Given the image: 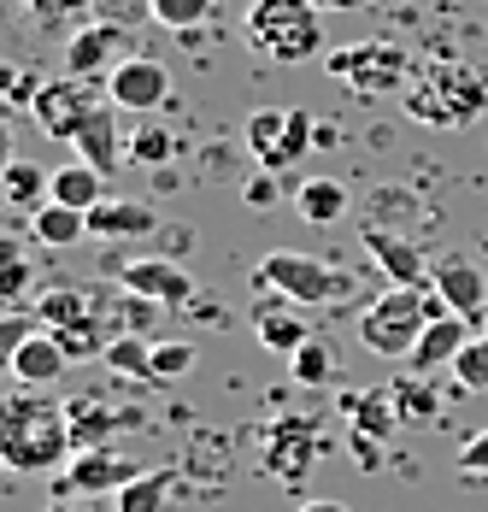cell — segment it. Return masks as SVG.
<instances>
[{
    "label": "cell",
    "instance_id": "37",
    "mask_svg": "<svg viewBox=\"0 0 488 512\" xmlns=\"http://www.w3.org/2000/svg\"><path fill=\"white\" fill-rule=\"evenodd\" d=\"M0 83H6V101L12 106H36L48 77H36V71H0Z\"/></svg>",
    "mask_w": 488,
    "mask_h": 512
},
{
    "label": "cell",
    "instance_id": "7",
    "mask_svg": "<svg viewBox=\"0 0 488 512\" xmlns=\"http://www.w3.org/2000/svg\"><path fill=\"white\" fill-rule=\"evenodd\" d=\"M106 106H112V95H106V89H95L89 77L59 71V77H48V83H42V95H36V106H30V112H36V124L48 130L53 142H71V136H77L95 112H106Z\"/></svg>",
    "mask_w": 488,
    "mask_h": 512
},
{
    "label": "cell",
    "instance_id": "25",
    "mask_svg": "<svg viewBox=\"0 0 488 512\" xmlns=\"http://www.w3.org/2000/svg\"><path fill=\"white\" fill-rule=\"evenodd\" d=\"M294 212H300L306 224H336V218L347 212V183H336V177L300 183V189H294Z\"/></svg>",
    "mask_w": 488,
    "mask_h": 512
},
{
    "label": "cell",
    "instance_id": "20",
    "mask_svg": "<svg viewBox=\"0 0 488 512\" xmlns=\"http://www.w3.org/2000/svg\"><path fill=\"white\" fill-rule=\"evenodd\" d=\"M112 112H118V106L95 112V118H89V124H83V130L71 136L77 159H89V165H95L100 177H112V171H118V159H124V148H118L124 136H118V118H112Z\"/></svg>",
    "mask_w": 488,
    "mask_h": 512
},
{
    "label": "cell",
    "instance_id": "30",
    "mask_svg": "<svg viewBox=\"0 0 488 512\" xmlns=\"http://www.w3.org/2000/svg\"><path fill=\"white\" fill-rule=\"evenodd\" d=\"M453 383H459L465 395H483L488 389V330H477V336L459 348V359H453Z\"/></svg>",
    "mask_w": 488,
    "mask_h": 512
},
{
    "label": "cell",
    "instance_id": "11",
    "mask_svg": "<svg viewBox=\"0 0 488 512\" xmlns=\"http://www.w3.org/2000/svg\"><path fill=\"white\" fill-rule=\"evenodd\" d=\"M142 477V465L112 454V448H83L77 460L59 471V495H100V489H130Z\"/></svg>",
    "mask_w": 488,
    "mask_h": 512
},
{
    "label": "cell",
    "instance_id": "38",
    "mask_svg": "<svg viewBox=\"0 0 488 512\" xmlns=\"http://www.w3.org/2000/svg\"><path fill=\"white\" fill-rule=\"evenodd\" d=\"M100 0H30V12L42 18V24H59V18H77V12H89Z\"/></svg>",
    "mask_w": 488,
    "mask_h": 512
},
{
    "label": "cell",
    "instance_id": "31",
    "mask_svg": "<svg viewBox=\"0 0 488 512\" xmlns=\"http://www.w3.org/2000/svg\"><path fill=\"white\" fill-rule=\"evenodd\" d=\"M394 412H400V424H418V418H436L441 412V401L430 395V377H400L394 383Z\"/></svg>",
    "mask_w": 488,
    "mask_h": 512
},
{
    "label": "cell",
    "instance_id": "15",
    "mask_svg": "<svg viewBox=\"0 0 488 512\" xmlns=\"http://www.w3.org/2000/svg\"><path fill=\"white\" fill-rule=\"evenodd\" d=\"M365 254L389 271V283H406V289H424V283H430V259H424V248L406 242V236H394V230H383V224L365 230Z\"/></svg>",
    "mask_w": 488,
    "mask_h": 512
},
{
    "label": "cell",
    "instance_id": "41",
    "mask_svg": "<svg viewBox=\"0 0 488 512\" xmlns=\"http://www.w3.org/2000/svg\"><path fill=\"white\" fill-rule=\"evenodd\" d=\"M95 12H100V18H112V24H130V18L153 12V0H100Z\"/></svg>",
    "mask_w": 488,
    "mask_h": 512
},
{
    "label": "cell",
    "instance_id": "14",
    "mask_svg": "<svg viewBox=\"0 0 488 512\" xmlns=\"http://www.w3.org/2000/svg\"><path fill=\"white\" fill-rule=\"evenodd\" d=\"M6 371H12L24 389H48V383H59V377L71 371V354L59 348L53 330H36L30 342H18V348L6 354Z\"/></svg>",
    "mask_w": 488,
    "mask_h": 512
},
{
    "label": "cell",
    "instance_id": "45",
    "mask_svg": "<svg viewBox=\"0 0 488 512\" xmlns=\"http://www.w3.org/2000/svg\"><path fill=\"white\" fill-rule=\"evenodd\" d=\"M300 512H347V507H342V501H306Z\"/></svg>",
    "mask_w": 488,
    "mask_h": 512
},
{
    "label": "cell",
    "instance_id": "17",
    "mask_svg": "<svg viewBox=\"0 0 488 512\" xmlns=\"http://www.w3.org/2000/svg\"><path fill=\"white\" fill-rule=\"evenodd\" d=\"M159 230V218H153V206L142 201H106L89 212V236L95 242H142V236H153Z\"/></svg>",
    "mask_w": 488,
    "mask_h": 512
},
{
    "label": "cell",
    "instance_id": "8",
    "mask_svg": "<svg viewBox=\"0 0 488 512\" xmlns=\"http://www.w3.org/2000/svg\"><path fill=\"white\" fill-rule=\"evenodd\" d=\"M430 289L441 295V307L447 312H459L465 324H477L483 330V318H488V283H483V271H477V259L471 254H436L430 259Z\"/></svg>",
    "mask_w": 488,
    "mask_h": 512
},
{
    "label": "cell",
    "instance_id": "40",
    "mask_svg": "<svg viewBox=\"0 0 488 512\" xmlns=\"http://www.w3.org/2000/svg\"><path fill=\"white\" fill-rule=\"evenodd\" d=\"M24 289H30V265L12 254V259H6V271H0V295H6V301H18Z\"/></svg>",
    "mask_w": 488,
    "mask_h": 512
},
{
    "label": "cell",
    "instance_id": "29",
    "mask_svg": "<svg viewBox=\"0 0 488 512\" xmlns=\"http://www.w3.org/2000/svg\"><path fill=\"white\" fill-rule=\"evenodd\" d=\"M289 365H294V383H306V389H324V383L336 377V348H330L324 336H312L300 354H289Z\"/></svg>",
    "mask_w": 488,
    "mask_h": 512
},
{
    "label": "cell",
    "instance_id": "39",
    "mask_svg": "<svg viewBox=\"0 0 488 512\" xmlns=\"http://www.w3.org/2000/svg\"><path fill=\"white\" fill-rule=\"evenodd\" d=\"M459 471H465V477H488V430H477V436L459 448Z\"/></svg>",
    "mask_w": 488,
    "mask_h": 512
},
{
    "label": "cell",
    "instance_id": "21",
    "mask_svg": "<svg viewBox=\"0 0 488 512\" xmlns=\"http://www.w3.org/2000/svg\"><path fill=\"white\" fill-rule=\"evenodd\" d=\"M30 236L42 248H77V242H89V212H77V206H65V201H48L30 212Z\"/></svg>",
    "mask_w": 488,
    "mask_h": 512
},
{
    "label": "cell",
    "instance_id": "6",
    "mask_svg": "<svg viewBox=\"0 0 488 512\" xmlns=\"http://www.w3.org/2000/svg\"><path fill=\"white\" fill-rule=\"evenodd\" d=\"M253 289L259 295H283L294 307H330L336 295H342V277H336V265H324L318 254H265L253 265Z\"/></svg>",
    "mask_w": 488,
    "mask_h": 512
},
{
    "label": "cell",
    "instance_id": "1",
    "mask_svg": "<svg viewBox=\"0 0 488 512\" xmlns=\"http://www.w3.org/2000/svg\"><path fill=\"white\" fill-rule=\"evenodd\" d=\"M0 454L12 471H30V477H48L65 471V460L77 454V436H71V412L53 407L48 395H12L0 412Z\"/></svg>",
    "mask_w": 488,
    "mask_h": 512
},
{
    "label": "cell",
    "instance_id": "3",
    "mask_svg": "<svg viewBox=\"0 0 488 512\" xmlns=\"http://www.w3.org/2000/svg\"><path fill=\"white\" fill-rule=\"evenodd\" d=\"M441 295L430 289H406V283H394L383 289L371 307L359 312V348L377 359H412V348L424 342V330H430V318H441Z\"/></svg>",
    "mask_w": 488,
    "mask_h": 512
},
{
    "label": "cell",
    "instance_id": "36",
    "mask_svg": "<svg viewBox=\"0 0 488 512\" xmlns=\"http://www.w3.org/2000/svg\"><path fill=\"white\" fill-rule=\"evenodd\" d=\"M347 412H359V430H365V436H389L394 424H400L394 395H389V401H347Z\"/></svg>",
    "mask_w": 488,
    "mask_h": 512
},
{
    "label": "cell",
    "instance_id": "18",
    "mask_svg": "<svg viewBox=\"0 0 488 512\" xmlns=\"http://www.w3.org/2000/svg\"><path fill=\"white\" fill-rule=\"evenodd\" d=\"M253 336L271 348V354H300L306 342H312V324H306V312H294V301H259L253 307Z\"/></svg>",
    "mask_w": 488,
    "mask_h": 512
},
{
    "label": "cell",
    "instance_id": "24",
    "mask_svg": "<svg viewBox=\"0 0 488 512\" xmlns=\"http://www.w3.org/2000/svg\"><path fill=\"white\" fill-rule=\"evenodd\" d=\"M53 201L77 206V212H95L106 201V177H100L89 159H77V165H59L53 171Z\"/></svg>",
    "mask_w": 488,
    "mask_h": 512
},
{
    "label": "cell",
    "instance_id": "16",
    "mask_svg": "<svg viewBox=\"0 0 488 512\" xmlns=\"http://www.w3.org/2000/svg\"><path fill=\"white\" fill-rule=\"evenodd\" d=\"M471 342V324L459 318V312H441V318H430V330H424V342L412 348V371L418 377H436V371H453V359H459V348Z\"/></svg>",
    "mask_w": 488,
    "mask_h": 512
},
{
    "label": "cell",
    "instance_id": "44",
    "mask_svg": "<svg viewBox=\"0 0 488 512\" xmlns=\"http://www.w3.org/2000/svg\"><path fill=\"white\" fill-rule=\"evenodd\" d=\"M48 512H95V507H83L77 495H59V501H48Z\"/></svg>",
    "mask_w": 488,
    "mask_h": 512
},
{
    "label": "cell",
    "instance_id": "33",
    "mask_svg": "<svg viewBox=\"0 0 488 512\" xmlns=\"http://www.w3.org/2000/svg\"><path fill=\"white\" fill-rule=\"evenodd\" d=\"M130 159H136V165H165V159H177V136L159 130V124H142V130L130 136Z\"/></svg>",
    "mask_w": 488,
    "mask_h": 512
},
{
    "label": "cell",
    "instance_id": "43",
    "mask_svg": "<svg viewBox=\"0 0 488 512\" xmlns=\"http://www.w3.org/2000/svg\"><path fill=\"white\" fill-rule=\"evenodd\" d=\"M318 12H365V6H377V0H312Z\"/></svg>",
    "mask_w": 488,
    "mask_h": 512
},
{
    "label": "cell",
    "instance_id": "13",
    "mask_svg": "<svg viewBox=\"0 0 488 512\" xmlns=\"http://www.w3.org/2000/svg\"><path fill=\"white\" fill-rule=\"evenodd\" d=\"M118 283H124V295H142L153 307H183L195 295V277L177 259H130L118 271Z\"/></svg>",
    "mask_w": 488,
    "mask_h": 512
},
{
    "label": "cell",
    "instance_id": "23",
    "mask_svg": "<svg viewBox=\"0 0 488 512\" xmlns=\"http://www.w3.org/2000/svg\"><path fill=\"white\" fill-rule=\"evenodd\" d=\"M242 142H247V154L259 159L265 171H277L283 142H289V112H277V106H259V112L242 124Z\"/></svg>",
    "mask_w": 488,
    "mask_h": 512
},
{
    "label": "cell",
    "instance_id": "46",
    "mask_svg": "<svg viewBox=\"0 0 488 512\" xmlns=\"http://www.w3.org/2000/svg\"><path fill=\"white\" fill-rule=\"evenodd\" d=\"M483 330H488V318H483Z\"/></svg>",
    "mask_w": 488,
    "mask_h": 512
},
{
    "label": "cell",
    "instance_id": "5",
    "mask_svg": "<svg viewBox=\"0 0 488 512\" xmlns=\"http://www.w3.org/2000/svg\"><path fill=\"white\" fill-rule=\"evenodd\" d=\"M247 42L271 53L277 65H300L324 53V12L312 0H253L247 6Z\"/></svg>",
    "mask_w": 488,
    "mask_h": 512
},
{
    "label": "cell",
    "instance_id": "12",
    "mask_svg": "<svg viewBox=\"0 0 488 512\" xmlns=\"http://www.w3.org/2000/svg\"><path fill=\"white\" fill-rule=\"evenodd\" d=\"M318 460V430L312 418H277L271 436H265V471L283 477V483H300Z\"/></svg>",
    "mask_w": 488,
    "mask_h": 512
},
{
    "label": "cell",
    "instance_id": "34",
    "mask_svg": "<svg viewBox=\"0 0 488 512\" xmlns=\"http://www.w3.org/2000/svg\"><path fill=\"white\" fill-rule=\"evenodd\" d=\"M195 371V348L189 342H153V383H177Z\"/></svg>",
    "mask_w": 488,
    "mask_h": 512
},
{
    "label": "cell",
    "instance_id": "9",
    "mask_svg": "<svg viewBox=\"0 0 488 512\" xmlns=\"http://www.w3.org/2000/svg\"><path fill=\"white\" fill-rule=\"evenodd\" d=\"M136 42H130V24H112V18H95V24H83L71 42H65V71L71 77H89L95 83L100 71L112 77L124 59H136Z\"/></svg>",
    "mask_w": 488,
    "mask_h": 512
},
{
    "label": "cell",
    "instance_id": "27",
    "mask_svg": "<svg viewBox=\"0 0 488 512\" xmlns=\"http://www.w3.org/2000/svg\"><path fill=\"white\" fill-rule=\"evenodd\" d=\"M36 318H42V330H65V324H83V318H95V301H89L83 289H42Z\"/></svg>",
    "mask_w": 488,
    "mask_h": 512
},
{
    "label": "cell",
    "instance_id": "26",
    "mask_svg": "<svg viewBox=\"0 0 488 512\" xmlns=\"http://www.w3.org/2000/svg\"><path fill=\"white\" fill-rule=\"evenodd\" d=\"M177 483V465H153L130 489H118V512H165V495Z\"/></svg>",
    "mask_w": 488,
    "mask_h": 512
},
{
    "label": "cell",
    "instance_id": "22",
    "mask_svg": "<svg viewBox=\"0 0 488 512\" xmlns=\"http://www.w3.org/2000/svg\"><path fill=\"white\" fill-rule=\"evenodd\" d=\"M0 195H6V206H18V212H36V206L53 201V171H42L36 159H6Z\"/></svg>",
    "mask_w": 488,
    "mask_h": 512
},
{
    "label": "cell",
    "instance_id": "28",
    "mask_svg": "<svg viewBox=\"0 0 488 512\" xmlns=\"http://www.w3.org/2000/svg\"><path fill=\"white\" fill-rule=\"evenodd\" d=\"M100 359H106V371H118V377H153V348H147L142 336H130V330L112 336Z\"/></svg>",
    "mask_w": 488,
    "mask_h": 512
},
{
    "label": "cell",
    "instance_id": "19",
    "mask_svg": "<svg viewBox=\"0 0 488 512\" xmlns=\"http://www.w3.org/2000/svg\"><path fill=\"white\" fill-rule=\"evenodd\" d=\"M65 412H71L77 454H83V448H106V436H112V430H130V424H136V412H118V407H106V401H95V395L71 401Z\"/></svg>",
    "mask_w": 488,
    "mask_h": 512
},
{
    "label": "cell",
    "instance_id": "32",
    "mask_svg": "<svg viewBox=\"0 0 488 512\" xmlns=\"http://www.w3.org/2000/svg\"><path fill=\"white\" fill-rule=\"evenodd\" d=\"M53 336H59V348L71 354V365H77V359H100V354H106V342H112V336H100V318L65 324V330H53Z\"/></svg>",
    "mask_w": 488,
    "mask_h": 512
},
{
    "label": "cell",
    "instance_id": "42",
    "mask_svg": "<svg viewBox=\"0 0 488 512\" xmlns=\"http://www.w3.org/2000/svg\"><path fill=\"white\" fill-rule=\"evenodd\" d=\"M242 201L253 206V212H265V206H277V183H271V171H259L253 183L242 189Z\"/></svg>",
    "mask_w": 488,
    "mask_h": 512
},
{
    "label": "cell",
    "instance_id": "4",
    "mask_svg": "<svg viewBox=\"0 0 488 512\" xmlns=\"http://www.w3.org/2000/svg\"><path fill=\"white\" fill-rule=\"evenodd\" d=\"M324 71L347 83L359 101H383V95H406L412 83H418V59L412 48H400V42H383V36H371V42H347V48H330L324 53Z\"/></svg>",
    "mask_w": 488,
    "mask_h": 512
},
{
    "label": "cell",
    "instance_id": "2",
    "mask_svg": "<svg viewBox=\"0 0 488 512\" xmlns=\"http://www.w3.org/2000/svg\"><path fill=\"white\" fill-rule=\"evenodd\" d=\"M400 106H406L412 124L459 130V124H471V118L488 112V77L471 71L465 59H430V65L418 71V83L400 95Z\"/></svg>",
    "mask_w": 488,
    "mask_h": 512
},
{
    "label": "cell",
    "instance_id": "35",
    "mask_svg": "<svg viewBox=\"0 0 488 512\" xmlns=\"http://www.w3.org/2000/svg\"><path fill=\"white\" fill-rule=\"evenodd\" d=\"M212 12V0H153V24H165V30H195L200 18Z\"/></svg>",
    "mask_w": 488,
    "mask_h": 512
},
{
    "label": "cell",
    "instance_id": "10",
    "mask_svg": "<svg viewBox=\"0 0 488 512\" xmlns=\"http://www.w3.org/2000/svg\"><path fill=\"white\" fill-rule=\"evenodd\" d=\"M106 95L118 112H159L171 101V71L159 59H124L112 77H106Z\"/></svg>",
    "mask_w": 488,
    "mask_h": 512
}]
</instances>
